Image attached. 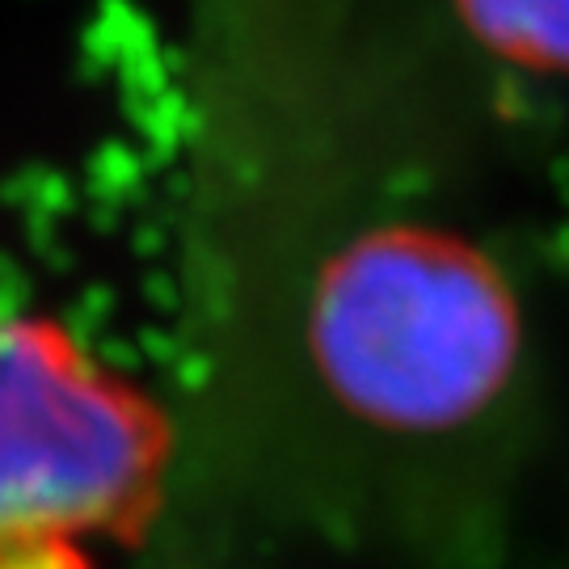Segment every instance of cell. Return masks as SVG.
Wrapping results in <instances>:
<instances>
[{
	"label": "cell",
	"mask_w": 569,
	"mask_h": 569,
	"mask_svg": "<svg viewBox=\"0 0 569 569\" xmlns=\"http://www.w3.org/2000/svg\"><path fill=\"white\" fill-rule=\"evenodd\" d=\"M161 435L68 329L0 296V569H89L143 502Z\"/></svg>",
	"instance_id": "cell-1"
},
{
	"label": "cell",
	"mask_w": 569,
	"mask_h": 569,
	"mask_svg": "<svg viewBox=\"0 0 569 569\" xmlns=\"http://www.w3.org/2000/svg\"><path fill=\"white\" fill-rule=\"evenodd\" d=\"M317 355L355 409L392 427H448L502 385L515 312L465 244L380 237L321 287Z\"/></svg>",
	"instance_id": "cell-2"
},
{
	"label": "cell",
	"mask_w": 569,
	"mask_h": 569,
	"mask_svg": "<svg viewBox=\"0 0 569 569\" xmlns=\"http://www.w3.org/2000/svg\"><path fill=\"white\" fill-rule=\"evenodd\" d=\"M481 34L510 56L569 68V0H465Z\"/></svg>",
	"instance_id": "cell-3"
}]
</instances>
